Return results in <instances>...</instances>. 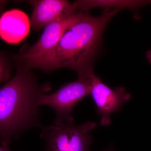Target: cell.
I'll list each match as a JSON object with an SVG mask.
<instances>
[{
	"instance_id": "1",
	"label": "cell",
	"mask_w": 151,
	"mask_h": 151,
	"mask_svg": "<svg viewBox=\"0 0 151 151\" xmlns=\"http://www.w3.org/2000/svg\"><path fill=\"white\" fill-rule=\"evenodd\" d=\"M120 10L106 9L100 16L86 13L69 27L51 50L20 66L29 70L39 68L49 72L61 68L73 69L78 78H88L94 73L92 63L104 29Z\"/></svg>"
},
{
	"instance_id": "2",
	"label": "cell",
	"mask_w": 151,
	"mask_h": 151,
	"mask_svg": "<svg viewBox=\"0 0 151 151\" xmlns=\"http://www.w3.org/2000/svg\"><path fill=\"white\" fill-rule=\"evenodd\" d=\"M49 90L29 70L17 68L13 78L0 88V145L9 146L25 132L42 127L38 101Z\"/></svg>"
},
{
	"instance_id": "3",
	"label": "cell",
	"mask_w": 151,
	"mask_h": 151,
	"mask_svg": "<svg viewBox=\"0 0 151 151\" xmlns=\"http://www.w3.org/2000/svg\"><path fill=\"white\" fill-rule=\"evenodd\" d=\"M97 127L94 122L79 125L73 122L53 124L41 127V137L45 151H90L93 139L90 132Z\"/></svg>"
},
{
	"instance_id": "4",
	"label": "cell",
	"mask_w": 151,
	"mask_h": 151,
	"mask_svg": "<svg viewBox=\"0 0 151 151\" xmlns=\"http://www.w3.org/2000/svg\"><path fill=\"white\" fill-rule=\"evenodd\" d=\"M91 77L78 78L64 84L52 94H42L38 101L39 106L47 105L53 109L55 113L53 124L73 122L71 115L73 108L83 98L91 94Z\"/></svg>"
},
{
	"instance_id": "5",
	"label": "cell",
	"mask_w": 151,
	"mask_h": 151,
	"mask_svg": "<svg viewBox=\"0 0 151 151\" xmlns=\"http://www.w3.org/2000/svg\"><path fill=\"white\" fill-rule=\"evenodd\" d=\"M85 14L79 12L52 22L45 26L40 38L36 43L24 52L14 55V59L18 63V66L51 50L58 43L67 29L81 20Z\"/></svg>"
},
{
	"instance_id": "6",
	"label": "cell",
	"mask_w": 151,
	"mask_h": 151,
	"mask_svg": "<svg viewBox=\"0 0 151 151\" xmlns=\"http://www.w3.org/2000/svg\"><path fill=\"white\" fill-rule=\"evenodd\" d=\"M91 94L100 116V124L107 126L111 124V116L119 111L131 95L123 87L112 89L105 85L99 77L93 73L91 77Z\"/></svg>"
},
{
	"instance_id": "7",
	"label": "cell",
	"mask_w": 151,
	"mask_h": 151,
	"mask_svg": "<svg viewBox=\"0 0 151 151\" xmlns=\"http://www.w3.org/2000/svg\"><path fill=\"white\" fill-rule=\"evenodd\" d=\"M33 6L30 24L33 29L38 30L52 22L79 12L74 4L64 0L30 1Z\"/></svg>"
},
{
	"instance_id": "8",
	"label": "cell",
	"mask_w": 151,
	"mask_h": 151,
	"mask_svg": "<svg viewBox=\"0 0 151 151\" xmlns=\"http://www.w3.org/2000/svg\"><path fill=\"white\" fill-rule=\"evenodd\" d=\"M30 26L24 12L18 9L6 11L0 17V37L7 43H19L28 35Z\"/></svg>"
},
{
	"instance_id": "9",
	"label": "cell",
	"mask_w": 151,
	"mask_h": 151,
	"mask_svg": "<svg viewBox=\"0 0 151 151\" xmlns=\"http://www.w3.org/2000/svg\"><path fill=\"white\" fill-rule=\"evenodd\" d=\"M78 12L87 13L91 9L99 7L106 9H116L121 10L122 9L136 10L143 6L151 4V1H126V0H91L77 1L74 2Z\"/></svg>"
},
{
	"instance_id": "10",
	"label": "cell",
	"mask_w": 151,
	"mask_h": 151,
	"mask_svg": "<svg viewBox=\"0 0 151 151\" xmlns=\"http://www.w3.org/2000/svg\"><path fill=\"white\" fill-rule=\"evenodd\" d=\"M11 68L7 60L0 54V83L5 81L10 77Z\"/></svg>"
},
{
	"instance_id": "11",
	"label": "cell",
	"mask_w": 151,
	"mask_h": 151,
	"mask_svg": "<svg viewBox=\"0 0 151 151\" xmlns=\"http://www.w3.org/2000/svg\"><path fill=\"white\" fill-rule=\"evenodd\" d=\"M146 57L148 60L149 62L151 64V50H148L146 52Z\"/></svg>"
},
{
	"instance_id": "12",
	"label": "cell",
	"mask_w": 151,
	"mask_h": 151,
	"mask_svg": "<svg viewBox=\"0 0 151 151\" xmlns=\"http://www.w3.org/2000/svg\"><path fill=\"white\" fill-rule=\"evenodd\" d=\"M0 151H12L9 149V146L0 145Z\"/></svg>"
},
{
	"instance_id": "13",
	"label": "cell",
	"mask_w": 151,
	"mask_h": 151,
	"mask_svg": "<svg viewBox=\"0 0 151 151\" xmlns=\"http://www.w3.org/2000/svg\"><path fill=\"white\" fill-rule=\"evenodd\" d=\"M105 151H114L112 150H106Z\"/></svg>"
}]
</instances>
